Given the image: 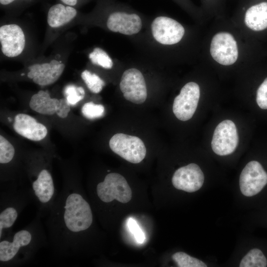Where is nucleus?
Listing matches in <instances>:
<instances>
[{"mask_svg": "<svg viewBox=\"0 0 267 267\" xmlns=\"http://www.w3.org/2000/svg\"><path fill=\"white\" fill-rule=\"evenodd\" d=\"M81 111L86 118L89 119H94L100 118L104 115L105 108L101 104L89 102L84 104Z\"/></svg>", "mask_w": 267, "mask_h": 267, "instance_id": "393cba45", "label": "nucleus"}, {"mask_svg": "<svg viewBox=\"0 0 267 267\" xmlns=\"http://www.w3.org/2000/svg\"><path fill=\"white\" fill-rule=\"evenodd\" d=\"M91 62L105 69H111L113 65V61L108 54L102 49L95 47L89 56Z\"/></svg>", "mask_w": 267, "mask_h": 267, "instance_id": "5701e85b", "label": "nucleus"}, {"mask_svg": "<svg viewBox=\"0 0 267 267\" xmlns=\"http://www.w3.org/2000/svg\"><path fill=\"white\" fill-rule=\"evenodd\" d=\"M210 51L213 58L223 65L234 64L238 56L236 41L227 32H220L213 37Z\"/></svg>", "mask_w": 267, "mask_h": 267, "instance_id": "6e6552de", "label": "nucleus"}, {"mask_svg": "<svg viewBox=\"0 0 267 267\" xmlns=\"http://www.w3.org/2000/svg\"><path fill=\"white\" fill-rule=\"evenodd\" d=\"M60 63H61L59 61H58L56 60H52L50 62L49 64L51 65V67H53L55 65L59 64Z\"/></svg>", "mask_w": 267, "mask_h": 267, "instance_id": "2f4dec72", "label": "nucleus"}, {"mask_svg": "<svg viewBox=\"0 0 267 267\" xmlns=\"http://www.w3.org/2000/svg\"><path fill=\"white\" fill-rule=\"evenodd\" d=\"M63 220L67 228L78 233L89 228L93 217L89 204L81 195L73 193L67 197L64 207Z\"/></svg>", "mask_w": 267, "mask_h": 267, "instance_id": "f257e3e1", "label": "nucleus"}, {"mask_svg": "<svg viewBox=\"0 0 267 267\" xmlns=\"http://www.w3.org/2000/svg\"><path fill=\"white\" fill-rule=\"evenodd\" d=\"M120 88L124 98L134 103L141 104L146 99L147 92L145 79L137 69L130 68L124 72Z\"/></svg>", "mask_w": 267, "mask_h": 267, "instance_id": "0eeeda50", "label": "nucleus"}, {"mask_svg": "<svg viewBox=\"0 0 267 267\" xmlns=\"http://www.w3.org/2000/svg\"><path fill=\"white\" fill-rule=\"evenodd\" d=\"M204 181V174L199 166L195 163L177 169L172 179V184L176 189L190 193L200 189Z\"/></svg>", "mask_w": 267, "mask_h": 267, "instance_id": "9b49d317", "label": "nucleus"}, {"mask_svg": "<svg viewBox=\"0 0 267 267\" xmlns=\"http://www.w3.org/2000/svg\"><path fill=\"white\" fill-rule=\"evenodd\" d=\"M32 187L35 195L42 203H46L51 199L54 188L52 177L46 170L41 171L37 178L33 182Z\"/></svg>", "mask_w": 267, "mask_h": 267, "instance_id": "a211bd4d", "label": "nucleus"}, {"mask_svg": "<svg viewBox=\"0 0 267 267\" xmlns=\"http://www.w3.org/2000/svg\"><path fill=\"white\" fill-rule=\"evenodd\" d=\"M13 129L18 134L33 141L41 140L47 134L45 126L38 122L33 117L23 113L15 116Z\"/></svg>", "mask_w": 267, "mask_h": 267, "instance_id": "4468645a", "label": "nucleus"}, {"mask_svg": "<svg viewBox=\"0 0 267 267\" xmlns=\"http://www.w3.org/2000/svg\"><path fill=\"white\" fill-rule=\"evenodd\" d=\"M15 153L13 145L3 136L0 135V163L6 164L12 160Z\"/></svg>", "mask_w": 267, "mask_h": 267, "instance_id": "bb28decb", "label": "nucleus"}, {"mask_svg": "<svg viewBox=\"0 0 267 267\" xmlns=\"http://www.w3.org/2000/svg\"><path fill=\"white\" fill-rule=\"evenodd\" d=\"M21 76H23V75H24V73H23V74H21Z\"/></svg>", "mask_w": 267, "mask_h": 267, "instance_id": "72a5a7b5", "label": "nucleus"}, {"mask_svg": "<svg viewBox=\"0 0 267 267\" xmlns=\"http://www.w3.org/2000/svg\"><path fill=\"white\" fill-rule=\"evenodd\" d=\"M239 141L237 128L233 122L225 120L216 127L212 137L211 146L217 155L225 156L232 153Z\"/></svg>", "mask_w": 267, "mask_h": 267, "instance_id": "423d86ee", "label": "nucleus"}, {"mask_svg": "<svg viewBox=\"0 0 267 267\" xmlns=\"http://www.w3.org/2000/svg\"><path fill=\"white\" fill-rule=\"evenodd\" d=\"M76 10L70 6L62 4L52 5L48 10L47 23L53 28L62 26L72 20L76 15Z\"/></svg>", "mask_w": 267, "mask_h": 267, "instance_id": "6ab92c4d", "label": "nucleus"}, {"mask_svg": "<svg viewBox=\"0 0 267 267\" xmlns=\"http://www.w3.org/2000/svg\"><path fill=\"white\" fill-rule=\"evenodd\" d=\"M256 101L261 109H267V78L258 89Z\"/></svg>", "mask_w": 267, "mask_h": 267, "instance_id": "cd10ccee", "label": "nucleus"}, {"mask_svg": "<svg viewBox=\"0 0 267 267\" xmlns=\"http://www.w3.org/2000/svg\"><path fill=\"white\" fill-rule=\"evenodd\" d=\"M244 21L246 25L255 31L267 28V2H262L251 6L246 11Z\"/></svg>", "mask_w": 267, "mask_h": 267, "instance_id": "f3484780", "label": "nucleus"}, {"mask_svg": "<svg viewBox=\"0 0 267 267\" xmlns=\"http://www.w3.org/2000/svg\"><path fill=\"white\" fill-rule=\"evenodd\" d=\"M15 0H0V3L2 5L8 4Z\"/></svg>", "mask_w": 267, "mask_h": 267, "instance_id": "7c9ffc66", "label": "nucleus"}, {"mask_svg": "<svg viewBox=\"0 0 267 267\" xmlns=\"http://www.w3.org/2000/svg\"><path fill=\"white\" fill-rule=\"evenodd\" d=\"M241 193L246 197L261 194L267 186V172L256 160L248 162L242 171L239 178Z\"/></svg>", "mask_w": 267, "mask_h": 267, "instance_id": "20e7f679", "label": "nucleus"}, {"mask_svg": "<svg viewBox=\"0 0 267 267\" xmlns=\"http://www.w3.org/2000/svg\"><path fill=\"white\" fill-rule=\"evenodd\" d=\"M1 51L6 56L14 57L20 54L25 44L23 30L16 24L3 25L0 28Z\"/></svg>", "mask_w": 267, "mask_h": 267, "instance_id": "f8f14e48", "label": "nucleus"}, {"mask_svg": "<svg viewBox=\"0 0 267 267\" xmlns=\"http://www.w3.org/2000/svg\"><path fill=\"white\" fill-rule=\"evenodd\" d=\"M64 94L69 104L75 105L84 98L85 92L82 87L70 85L65 87Z\"/></svg>", "mask_w": 267, "mask_h": 267, "instance_id": "a878e982", "label": "nucleus"}, {"mask_svg": "<svg viewBox=\"0 0 267 267\" xmlns=\"http://www.w3.org/2000/svg\"><path fill=\"white\" fill-rule=\"evenodd\" d=\"M29 106L38 113L46 115L56 113L62 118H66L70 111V104L66 98H52L47 91L42 90L32 96Z\"/></svg>", "mask_w": 267, "mask_h": 267, "instance_id": "9d476101", "label": "nucleus"}, {"mask_svg": "<svg viewBox=\"0 0 267 267\" xmlns=\"http://www.w3.org/2000/svg\"><path fill=\"white\" fill-rule=\"evenodd\" d=\"M65 65L62 64L58 70L52 67L45 68L41 64H35L29 67L30 71L27 76L33 82L40 86H47L55 83L62 75Z\"/></svg>", "mask_w": 267, "mask_h": 267, "instance_id": "dca6fc26", "label": "nucleus"}, {"mask_svg": "<svg viewBox=\"0 0 267 267\" xmlns=\"http://www.w3.org/2000/svg\"><path fill=\"white\" fill-rule=\"evenodd\" d=\"M107 26L112 32L132 35L140 31L142 22L140 16L136 13L116 11L109 16Z\"/></svg>", "mask_w": 267, "mask_h": 267, "instance_id": "ddd939ff", "label": "nucleus"}, {"mask_svg": "<svg viewBox=\"0 0 267 267\" xmlns=\"http://www.w3.org/2000/svg\"><path fill=\"white\" fill-rule=\"evenodd\" d=\"M96 192L99 199L105 203L116 200L127 203L132 198V189L126 179L116 173L107 174L104 180L97 185Z\"/></svg>", "mask_w": 267, "mask_h": 267, "instance_id": "f03ea898", "label": "nucleus"}, {"mask_svg": "<svg viewBox=\"0 0 267 267\" xmlns=\"http://www.w3.org/2000/svg\"><path fill=\"white\" fill-rule=\"evenodd\" d=\"M128 225L136 240L140 243H142L145 240V235L136 221L132 218H130L128 222Z\"/></svg>", "mask_w": 267, "mask_h": 267, "instance_id": "c85d7f7f", "label": "nucleus"}, {"mask_svg": "<svg viewBox=\"0 0 267 267\" xmlns=\"http://www.w3.org/2000/svg\"><path fill=\"white\" fill-rule=\"evenodd\" d=\"M200 95L197 84L193 82L186 84L174 100L173 111L175 116L182 121L190 119L197 107Z\"/></svg>", "mask_w": 267, "mask_h": 267, "instance_id": "39448f33", "label": "nucleus"}, {"mask_svg": "<svg viewBox=\"0 0 267 267\" xmlns=\"http://www.w3.org/2000/svg\"><path fill=\"white\" fill-rule=\"evenodd\" d=\"M42 65V66L43 67H45V68H50V67H52L51 66V65H50L49 63H43L41 64Z\"/></svg>", "mask_w": 267, "mask_h": 267, "instance_id": "473e14b6", "label": "nucleus"}, {"mask_svg": "<svg viewBox=\"0 0 267 267\" xmlns=\"http://www.w3.org/2000/svg\"><path fill=\"white\" fill-rule=\"evenodd\" d=\"M63 2L67 5L74 6L76 4L77 0H61Z\"/></svg>", "mask_w": 267, "mask_h": 267, "instance_id": "c756f323", "label": "nucleus"}, {"mask_svg": "<svg viewBox=\"0 0 267 267\" xmlns=\"http://www.w3.org/2000/svg\"><path fill=\"white\" fill-rule=\"evenodd\" d=\"M240 267H266L267 256L264 251L260 248L251 249L242 258Z\"/></svg>", "mask_w": 267, "mask_h": 267, "instance_id": "aec40b11", "label": "nucleus"}, {"mask_svg": "<svg viewBox=\"0 0 267 267\" xmlns=\"http://www.w3.org/2000/svg\"><path fill=\"white\" fill-rule=\"evenodd\" d=\"M81 77L88 89L93 93L100 92L105 86V82L98 75L87 70L82 73Z\"/></svg>", "mask_w": 267, "mask_h": 267, "instance_id": "4be33fe9", "label": "nucleus"}, {"mask_svg": "<svg viewBox=\"0 0 267 267\" xmlns=\"http://www.w3.org/2000/svg\"><path fill=\"white\" fill-rule=\"evenodd\" d=\"M109 145L115 153L132 163H140L146 156L145 144L135 136L117 133L110 138Z\"/></svg>", "mask_w": 267, "mask_h": 267, "instance_id": "7ed1b4c3", "label": "nucleus"}, {"mask_svg": "<svg viewBox=\"0 0 267 267\" xmlns=\"http://www.w3.org/2000/svg\"><path fill=\"white\" fill-rule=\"evenodd\" d=\"M32 239L31 233L26 230L17 232L13 237L12 242L6 240L0 242V261L7 262L13 259L19 249L28 245Z\"/></svg>", "mask_w": 267, "mask_h": 267, "instance_id": "2eb2a0df", "label": "nucleus"}, {"mask_svg": "<svg viewBox=\"0 0 267 267\" xmlns=\"http://www.w3.org/2000/svg\"><path fill=\"white\" fill-rule=\"evenodd\" d=\"M151 28L156 41L166 45L178 43L185 32L183 27L179 22L171 18L162 16L154 19Z\"/></svg>", "mask_w": 267, "mask_h": 267, "instance_id": "1a4fd4ad", "label": "nucleus"}, {"mask_svg": "<svg viewBox=\"0 0 267 267\" xmlns=\"http://www.w3.org/2000/svg\"><path fill=\"white\" fill-rule=\"evenodd\" d=\"M18 216L16 210L13 207H8L0 214V237H1L3 228L12 226Z\"/></svg>", "mask_w": 267, "mask_h": 267, "instance_id": "b1692460", "label": "nucleus"}, {"mask_svg": "<svg viewBox=\"0 0 267 267\" xmlns=\"http://www.w3.org/2000/svg\"><path fill=\"white\" fill-rule=\"evenodd\" d=\"M172 259L179 267H207L202 261L192 257L185 253L178 252L172 256Z\"/></svg>", "mask_w": 267, "mask_h": 267, "instance_id": "412c9836", "label": "nucleus"}]
</instances>
